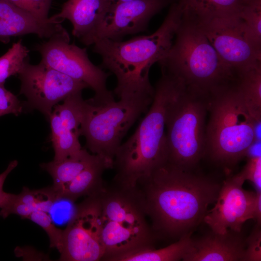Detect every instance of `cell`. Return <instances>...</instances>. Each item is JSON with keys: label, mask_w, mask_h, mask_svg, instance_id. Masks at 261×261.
I'll return each instance as SVG.
<instances>
[{"label": "cell", "mask_w": 261, "mask_h": 261, "mask_svg": "<svg viewBox=\"0 0 261 261\" xmlns=\"http://www.w3.org/2000/svg\"><path fill=\"white\" fill-rule=\"evenodd\" d=\"M156 237L178 238L192 232L216 201L221 186L167 162L137 183Z\"/></svg>", "instance_id": "6da1fadb"}, {"label": "cell", "mask_w": 261, "mask_h": 261, "mask_svg": "<svg viewBox=\"0 0 261 261\" xmlns=\"http://www.w3.org/2000/svg\"><path fill=\"white\" fill-rule=\"evenodd\" d=\"M182 19V12L176 1L160 27L152 34L141 35L127 41L100 39L93 44L102 65L116 77L114 92L123 95L153 93L149 70L170 50Z\"/></svg>", "instance_id": "7a4b0ae2"}, {"label": "cell", "mask_w": 261, "mask_h": 261, "mask_svg": "<svg viewBox=\"0 0 261 261\" xmlns=\"http://www.w3.org/2000/svg\"><path fill=\"white\" fill-rule=\"evenodd\" d=\"M180 84L162 72L152 103L133 134L117 149L113 160L115 181L135 187L167 162L166 120L168 107Z\"/></svg>", "instance_id": "3957f363"}, {"label": "cell", "mask_w": 261, "mask_h": 261, "mask_svg": "<svg viewBox=\"0 0 261 261\" xmlns=\"http://www.w3.org/2000/svg\"><path fill=\"white\" fill-rule=\"evenodd\" d=\"M158 63L185 89L209 98L237 78L199 26L183 17L170 50Z\"/></svg>", "instance_id": "277c9868"}, {"label": "cell", "mask_w": 261, "mask_h": 261, "mask_svg": "<svg viewBox=\"0 0 261 261\" xmlns=\"http://www.w3.org/2000/svg\"><path fill=\"white\" fill-rule=\"evenodd\" d=\"M104 255L102 261H114L136 250L153 248L156 237L146 220L141 193L113 179L96 193Z\"/></svg>", "instance_id": "5b68a950"}, {"label": "cell", "mask_w": 261, "mask_h": 261, "mask_svg": "<svg viewBox=\"0 0 261 261\" xmlns=\"http://www.w3.org/2000/svg\"><path fill=\"white\" fill-rule=\"evenodd\" d=\"M206 127L205 154L228 169L245 157L254 141L255 120L250 115L236 82L211 96Z\"/></svg>", "instance_id": "8992f818"}, {"label": "cell", "mask_w": 261, "mask_h": 261, "mask_svg": "<svg viewBox=\"0 0 261 261\" xmlns=\"http://www.w3.org/2000/svg\"><path fill=\"white\" fill-rule=\"evenodd\" d=\"M209 99L180 85L167 113V162L192 170L205 156Z\"/></svg>", "instance_id": "52a82bcc"}, {"label": "cell", "mask_w": 261, "mask_h": 261, "mask_svg": "<svg viewBox=\"0 0 261 261\" xmlns=\"http://www.w3.org/2000/svg\"><path fill=\"white\" fill-rule=\"evenodd\" d=\"M154 94L124 95L105 104L86 100L81 136L93 154L104 159L113 168L116 152L129 129L148 110Z\"/></svg>", "instance_id": "ba28073f"}, {"label": "cell", "mask_w": 261, "mask_h": 261, "mask_svg": "<svg viewBox=\"0 0 261 261\" xmlns=\"http://www.w3.org/2000/svg\"><path fill=\"white\" fill-rule=\"evenodd\" d=\"M70 40L69 34L57 35L37 44L34 50L40 53L41 61L44 64L92 89L93 102L105 104L114 101L106 86L109 74L90 60L86 48L70 44Z\"/></svg>", "instance_id": "9c48e42d"}, {"label": "cell", "mask_w": 261, "mask_h": 261, "mask_svg": "<svg viewBox=\"0 0 261 261\" xmlns=\"http://www.w3.org/2000/svg\"><path fill=\"white\" fill-rule=\"evenodd\" d=\"M196 24L236 75L261 63V42L239 16L216 18Z\"/></svg>", "instance_id": "30bf717a"}, {"label": "cell", "mask_w": 261, "mask_h": 261, "mask_svg": "<svg viewBox=\"0 0 261 261\" xmlns=\"http://www.w3.org/2000/svg\"><path fill=\"white\" fill-rule=\"evenodd\" d=\"M18 75L21 82L20 94L26 97L29 107L38 110L47 117L59 102L89 87L42 61L32 65L29 59Z\"/></svg>", "instance_id": "8fae6325"}, {"label": "cell", "mask_w": 261, "mask_h": 261, "mask_svg": "<svg viewBox=\"0 0 261 261\" xmlns=\"http://www.w3.org/2000/svg\"><path fill=\"white\" fill-rule=\"evenodd\" d=\"M60 261H102L104 248L102 241L99 208L96 194L87 196L75 210L63 230Z\"/></svg>", "instance_id": "7c38bea8"}, {"label": "cell", "mask_w": 261, "mask_h": 261, "mask_svg": "<svg viewBox=\"0 0 261 261\" xmlns=\"http://www.w3.org/2000/svg\"><path fill=\"white\" fill-rule=\"evenodd\" d=\"M177 0H132L111 4L100 22L89 45L98 40L121 41L126 35L145 31L151 19Z\"/></svg>", "instance_id": "4fadbf2b"}, {"label": "cell", "mask_w": 261, "mask_h": 261, "mask_svg": "<svg viewBox=\"0 0 261 261\" xmlns=\"http://www.w3.org/2000/svg\"><path fill=\"white\" fill-rule=\"evenodd\" d=\"M244 183L236 175L223 182L214 207L208 210L203 220L213 232H241L244 223L253 219L256 192L243 189Z\"/></svg>", "instance_id": "5bb4252c"}, {"label": "cell", "mask_w": 261, "mask_h": 261, "mask_svg": "<svg viewBox=\"0 0 261 261\" xmlns=\"http://www.w3.org/2000/svg\"><path fill=\"white\" fill-rule=\"evenodd\" d=\"M28 34L49 39L69 33L58 21L37 19L7 0H0V41L7 44L12 37Z\"/></svg>", "instance_id": "9a60e30c"}, {"label": "cell", "mask_w": 261, "mask_h": 261, "mask_svg": "<svg viewBox=\"0 0 261 261\" xmlns=\"http://www.w3.org/2000/svg\"><path fill=\"white\" fill-rule=\"evenodd\" d=\"M241 232L229 230L212 232L192 241L190 251L184 261H245L246 239Z\"/></svg>", "instance_id": "2e32d148"}, {"label": "cell", "mask_w": 261, "mask_h": 261, "mask_svg": "<svg viewBox=\"0 0 261 261\" xmlns=\"http://www.w3.org/2000/svg\"><path fill=\"white\" fill-rule=\"evenodd\" d=\"M110 5L107 0H68L60 12L50 17L60 22L69 20L72 35L89 46L93 33Z\"/></svg>", "instance_id": "e0dca14e"}, {"label": "cell", "mask_w": 261, "mask_h": 261, "mask_svg": "<svg viewBox=\"0 0 261 261\" xmlns=\"http://www.w3.org/2000/svg\"><path fill=\"white\" fill-rule=\"evenodd\" d=\"M109 168H112L111 166L98 156L92 163L57 192L58 199L63 198L73 202L80 197L89 196L98 192L104 184L103 172Z\"/></svg>", "instance_id": "ac0fdd59"}, {"label": "cell", "mask_w": 261, "mask_h": 261, "mask_svg": "<svg viewBox=\"0 0 261 261\" xmlns=\"http://www.w3.org/2000/svg\"><path fill=\"white\" fill-rule=\"evenodd\" d=\"M243 0H177L182 17L200 23L211 20L239 16Z\"/></svg>", "instance_id": "d6986e66"}, {"label": "cell", "mask_w": 261, "mask_h": 261, "mask_svg": "<svg viewBox=\"0 0 261 261\" xmlns=\"http://www.w3.org/2000/svg\"><path fill=\"white\" fill-rule=\"evenodd\" d=\"M98 156L90 154L86 149H82L77 154L63 160H53L42 163L41 167L51 176L53 180L51 187L57 194L65 185L92 163Z\"/></svg>", "instance_id": "ffe728a7"}, {"label": "cell", "mask_w": 261, "mask_h": 261, "mask_svg": "<svg viewBox=\"0 0 261 261\" xmlns=\"http://www.w3.org/2000/svg\"><path fill=\"white\" fill-rule=\"evenodd\" d=\"M192 232L181 237L174 243L162 248H144L117 257L114 261H177L190 251Z\"/></svg>", "instance_id": "44dd1931"}, {"label": "cell", "mask_w": 261, "mask_h": 261, "mask_svg": "<svg viewBox=\"0 0 261 261\" xmlns=\"http://www.w3.org/2000/svg\"><path fill=\"white\" fill-rule=\"evenodd\" d=\"M236 85L252 117L261 121V63L238 74Z\"/></svg>", "instance_id": "7402d4cb"}, {"label": "cell", "mask_w": 261, "mask_h": 261, "mask_svg": "<svg viewBox=\"0 0 261 261\" xmlns=\"http://www.w3.org/2000/svg\"><path fill=\"white\" fill-rule=\"evenodd\" d=\"M29 49L20 39L0 57V84H4L8 78L19 74L29 59Z\"/></svg>", "instance_id": "603a6c76"}, {"label": "cell", "mask_w": 261, "mask_h": 261, "mask_svg": "<svg viewBox=\"0 0 261 261\" xmlns=\"http://www.w3.org/2000/svg\"><path fill=\"white\" fill-rule=\"evenodd\" d=\"M239 15L261 42V0H243Z\"/></svg>", "instance_id": "cb8c5ba5"}, {"label": "cell", "mask_w": 261, "mask_h": 261, "mask_svg": "<svg viewBox=\"0 0 261 261\" xmlns=\"http://www.w3.org/2000/svg\"><path fill=\"white\" fill-rule=\"evenodd\" d=\"M27 219L41 227L47 234L50 240V247L56 248L60 252L62 247L63 231L57 228L46 212L35 211Z\"/></svg>", "instance_id": "d4e9b609"}, {"label": "cell", "mask_w": 261, "mask_h": 261, "mask_svg": "<svg viewBox=\"0 0 261 261\" xmlns=\"http://www.w3.org/2000/svg\"><path fill=\"white\" fill-rule=\"evenodd\" d=\"M33 17L43 20L49 19L53 0H7Z\"/></svg>", "instance_id": "484cf974"}, {"label": "cell", "mask_w": 261, "mask_h": 261, "mask_svg": "<svg viewBox=\"0 0 261 261\" xmlns=\"http://www.w3.org/2000/svg\"><path fill=\"white\" fill-rule=\"evenodd\" d=\"M236 175L244 182L250 181L257 191H261V157L248 159L243 169Z\"/></svg>", "instance_id": "4316f807"}, {"label": "cell", "mask_w": 261, "mask_h": 261, "mask_svg": "<svg viewBox=\"0 0 261 261\" xmlns=\"http://www.w3.org/2000/svg\"><path fill=\"white\" fill-rule=\"evenodd\" d=\"M0 84V116L13 114L18 116L22 111V105L17 97Z\"/></svg>", "instance_id": "83f0119b"}, {"label": "cell", "mask_w": 261, "mask_h": 261, "mask_svg": "<svg viewBox=\"0 0 261 261\" xmlns=\"http://www.w3.org/2000/svg\"><path fill=\"white\" fill-rule=\"evenodd\" d=\"M261 225L257 224L249 236L246 239L245 261H261Z\"/></svg>", "instance_id": "f1b7e54d"}, {"label": "cell", "mask_w": 261, "mask_h": 261, "mask_svg": "<svg viewBox=\"0 0 261 261\" xmlns=\"http://www.w3.org/2000/svg\"><path fill=\"white\" fill-rule=\"evenodd\" d=\"M17 164L18 161L17 160L12 161L9 164L6 169L0 174V208L5 203L10 195V193L5 192L3 190V184L8 175L17 166Z\"/></svg>", "instance_id": "f546056e"}, {"label": "cell", "mask_w": 261, "mask_h": 261, "mask_svg": "<svg viewBox=\"0 0 261 261\" xmlns=\"http://www.w3.org/2000/svg\"><path fill=\"white\" fill-rule=\"evenodd\" d=\"M261 157V141H253L247 148L245 157L249 158Z\"/></svg>", "instance_id": "4dcf8cb0"}, {"label": "cell", "mask_w": 261, "mask_h": 261, "mask_svg": "<svg viewBox=\"0 0 261 261\" xmlns=\"http://www.w3.org/2000/svg\"><path fill=\"white\" fill-rule=\"evenodd\" d=\"M253 219L258 224L261 223V191L256 192V197L253 207Z\"/></svg>", "instance_id": "1f68e13d"}, {"label": "cell", "mask_w": 261, "mask_h": 261, "mask_svg": "<svg viewBox=\"0 0 261 261\" xmlns=\"http://www.w3.org/2000/svg\"><path fill=\"white\" fill-rule=\"evenodd\" d=\"M109 3L111 4H117L121 2H124L126 1H130L132 0H107Z\"/></svg>", "instance_id": "d6a6232c"}]
</instances>
